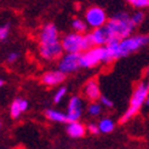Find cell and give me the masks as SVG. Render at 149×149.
<instances>
[{
  "mask_svg": "<svg viewBox=\"0 0 149 149\" xmlns=\"http://www.w3.org/2000/svg\"><path fill=\"white\" fill-rule=\"evenodd\" d=\"M106 29L110 39L120 41L131 36L136 27L131 21V13L126 11H119L109 17Z\"/></svg>",
  "mask_w": 149,
  "mask_h": 149,
  "instance_id": "obj_1",
  "label": "cell"
},
{
  "mask_svg": "<svg viewBox=\"0 0 149 149\" xmlns=\"http://www.w3.org/2000/svg\"><path fill=\"white\" fill-rule=\"evenodd\" d=\"M148 95H149V90H148L146 83H143V81L138 83L136 85V87L133 88V92H132L131 98H130L129 107L125 110V113L121 115L120 121L119 123L126 124L129 120H131V119L141 110V108L143 107V104H146Z\"/></svg>",
  "mask_w": 149,
  "mask_h": 149,
  "instance_id": "obj_2",
  "label": "cell"
},
{
  "mask_svg": "<svg viewBox=\"0 0 149 149\" xmlns=\"http://www.w3.org/2000/svg\"><path fill=\"white\" fill-rule=\"evenodd\" d=\"M61 44L64 54H84L87 50L93 47L91 44V40L88 38V35L85 34H78V33H67L62 36Z\"/></svg>",
  "mask_w": 149,
  "mask_h": 149,
  "instance_id": "obj_3",
  "label": "cell"
},
{
  "mask_svg": "<svg viewBox=\"0 0 149 149\" xmlns=\"http://www.w3.org/2000/svg\"><path fill=\"white\" fill-rule=\"evenodd\" d=\"M149 44L148 34H132L129 38L119 41V57H127Z\"/></svg>",
  "mask_w": 149,
  "mask_h": 149,
  "instance_id": "obj_4",
  "label": "cell"
},
{
  "mask_svg": "<svg viewBox=\"0 0 149 149\" xmlns=\"http://www.w3.org/2000/svg\"><path fill=\"white\" fill-rule=\"evenodd\" d=\"M84 19L90 28L97 29V28L106 27L109 18H108L107 11L104 10L103 7H101L98 5H91L85 10Z\"/></svg>",
  "mask_w": 149,
  "mask_h": 149,
  "instance_id": "obj_5",
  "label": "cell"
},
{
  "mask_svg": "<svg viewBox=\"0 0 149 149\" xmlns=\"http://www.w3.org/2000/svg\"><path fill=\"white\" fill-rule=\"evenodd\" d=\"M104 59H106V49L91 47L84 54H81V68H95V67L104 63Z\"/></svg>",
  "mask_w": 149,
  "mask_h": 149,
  "instance_id": "obj_6",
  "label": "cell"
},
{
  "mask_svg": "<svg viewBox=\"0 0 149 149\" xmlns=\"http://www.w3.org/2000/svg\"><path fill=\"white\" fill-rule=\"evenodd\" d=\"M38 52L39 56L45 61H59L61 57L64 55L61 40L55 42H46V44H38Z\"/></svg>",
  "mask_w": 149,
  "mask_h": 149,
  "instance_id": "obj_7",
  "label": "cell"
},
{
  "mask_svg": "<svg viewBox=\"0 0 149 149\" xmlns=\"http://www.w3.org/2000/svg\"><path fill=\"white\" fill-rule=\"evenodd\" d=\"M81 68V55L79 54H64L61 59L58 61V70H61L63 74L75 73Z\"/></svg>",
  "mask_w": 149,
  "mask_h": 149,
  "instance_id": "obj_8",
  "label": "cell"
},
{
  "mask_svg": "<svg viewBox=\"0 0 149 149\" xmlns=\"http://www.w3.org/2000/svg\"><path fill=\"white\" fill-rule=\"evenodd\" d=\"M84 113V101L78 95H74L69 98L68 106H67V118H68V123L80 121V118L83 116Z\"/></svg>",
  "mask_w": 149,
  "mask_h": 149,
  "instance_id": "obj_9",
  "label": "cell"
},
{
  "mask_svg": "<svg viewBox=\"0 0 149 149\" xmlns=\"http://www.w3.org/2000/svg\"><path fill=\"white\" fill-rule=\"evenodd\" d=\"M59 32L55 23H46L44 24L38 35V44H46V42H55L59 41Z\"/></svg>",
  "mask_w": 149,
  "mask_h": 149,
  "instance_id": "obj_10",
  "label": "cell"
},
{
  "mask_svg": "<svg viewBox=\"0 0 149 149\" xmlns=\"http://www.w3.org/2000/svg\"><path fill=\"white\" fill-rule=\"evenodd\" d=\"M65 74H63L61 70L58 69H51V70H46L45 73L41 74L40 77V83L42 85H45L47 87H54V86H58L61 85L63 81L65 80Z\"/></svg>",
  "mask_w": 149,
  "mask_h": 149,
  "instance_id": "obj_11",
  "label": "cell"
},
{
  "mask_svg": "<svg viewBox=\"0 0 149 149\" xmlns=\"http://www.w3.org/2000/svg\"><path fill=\"white\" fill-rule=\"evenodd\" d=\"M83 95H84V97L90 102L100 101L102 93H101V88H100V84H98L97 79L92 78L86 81L83 87Z\"/></svg>",
  "mask_w": 149,
  "mask_h": 149,
  "instance_id": "obj_12",
  "label": "cell"
},
{
  "mask_svg": "<svg viewBox=\"0 0 149 149\" xmlns=\"http://www.w3.org/2000/svg\"><path fill=\"white\" fill-rule=\"evenodd\" d=\"M87 35H88V38H90L93 47H104L110 40L106 27L92 29L90 33H87Z\"/></svg>",
  "mask_w": 149,
  "mask_h": 149,
  "instance_id": "obj_13",
  "label": "cell"
},
{
  "mask_svg": "<svg viewBox=\"0 0 149 149\" xmlns=\"http://www.w3.org/2000/svg\"><path fill=\"white\" fill-rule=\"evenodd\" d=\"M65 132L70 138H81L86 135L87 129H86V125L81 121H74V123L67 124Z\"/></svg>",
  "mask_w": 149,
  "mask_h": 149,
  "instance_id": "obj_14",
  "label": "cell"
},
{
  "mask_svg": "<svg viewBox=\"0 0 149 149\" xmlns=\"http://www.w3.org/2000/svg\"><path fill=\"white\" fill-rule=\"evenodd\" d=\"M29 107L28 101L24 98H15L10 106V116L12 119H18L23 113H26Z\"/></svg>",
  "mask_w": 149,
  "mask_h": 149,
  "instance_id": "obj_15",
  "label": "cell"
},
{
  "mask_svg": "<svg viewBox=\"0 0 149 149\" xmlns=\"http://www.w3.org/2000/svg\"><path fill=\"white\" fill-rule=\"evenodd\" d=\"M46 119L50 121H54V123H59V124H68V118H67V114L63 113V111L58 110V109H46L44 111Z\"/></svg>",
  "mask_w": 149,
  "mask_h": 149,
  "instance_id": "obj_16",
  "label": "cell"
},
{
  "mask_svg": "<svg viewBox=\"0 0 149 149\" xmlns=\"http://www.w3.org/2000/svg\"><path fill=\"white\" fill-rule=\"evenodd\" d=\"M72 29L74 33H78V34H87V29H88V26L86 24L85 19L80 18V17H75L72 19Z\"/></svg>",
  "mask_w": 149,
  "mask_h": 149,
  "instance_id": "obj_17",
  "label": "cell"
},
{
  "mask_svg": "<svg viewBox=\"0 0 149 149\" xmlns=\"http://www.w3.org/2000/svg\"><path fill=\"white\" fill-rule=\"evenodd\" d=\"M97 124H98V129L101 133H110L115 130V123L110 118H107V116L102 118Z\"/></svg>",
  "mask_w": 149,
  "mask_h": 149,
  "instance_id": "obj_18",
  "label": "cell"
},
{
  "mask_svg": "<svg viewBox=\"0 0 149 149\" xmlns=\"http://www.w3.org/2000/svg\"><path fill=\"white\" fill-rule=\"evenodd\" d=\"M102 109H103V107L101 106L100 102H90L87 104L86 111H87V114L90 115L91 118H97V116L101 115Z\"/></svg>",
  "mask_w": 149,
  "mask_h": 149,
  "instance_id": "obj_19",
  "label": "cell"
},
{
  "mask_svg": "<svg viewBox=\"0 0 149 149\" xmlns=\"http://www.w3.org/2000/svg\"><path fill=\"white\" fill-rule=\"evenodd\" d=\"M131 21H132L133 26H135L136 28L139 27V26H142L144 23V21H146V12L144 11H139V10L133 11L131 13Z\"/></svg>",
  "mask_w": 149,
  "mask_h": 149,
  "instance_id": "obj_20",
  "label": "cell"
},
{
  "mask_svg": "<svg viewBox=\"0 0 149 149\" xmlns=\"http://www.w3.org/2000/svg\"><path fill=\"white\" fill-rule=\"evenodd\" d=\"M130 6L133 9L143 11L144 9H149V0H129Z\"/></svg>",
  "mask_w": 149,
  "mask_h": 149,
  "instance_id": "obj_21",
  "label": "cell"
},
{
  "mask_svg": "<svg viewBox=\"0 0 149 149\" xmlns=\"http://www.w3.org/2000/svg\"><path fill=\"white\" fill-rule=\"evenodd\" d=\"M67 96V87L65 86H61L58 88V90L54 93V97H52V101H54L55 104H58V103H61L64 97Z\"/></svg>",
  "mask_w": 149,
  "mask_h": 149,
  "instance_id": "obj_22",
  "label": "cell"
},
{
  "mask_svg": "<svg viewBox=\"0 0 149 149\" xmlns=\"http://www.w3.org/2000/svg\"><path fill=\"white\" fill-rule=\"evenodd\" d=\"M11 31V24L10 23H4L0 26V41H4L9 38Z\"/></svg>",
  "mask_w": 149,
  "mask_h": 149,
  "instance_id": "obj_23",
  "label": "cell"
},
{
  "mask_svg": "<svg viewBox=\"0 0 149 149\" xmlns=\"http://www.w3.org/2000/svg\"><path fill=\"white\" fill-rule=\"evenodd\" d=\"M100 103H101V106L104 107V108H113L114 107V102L111 101L110 98H108L107 96H101V98H100Z\"/></svg>",
  "mask_w": 149,
  "mask_h": 149,
  "instance_id": "obj_24",
  "label": "cell"
},
{
  "mask_svg": "<svg viewBox=\"0 0 149 149\" xmlns=\"http://www.w3.org/2000/svg\"><path fill=\"white\" fill-rule=\"evenodd\" d=\"M86 129H87V132H90L91 135H100V129H98V124L96 123H90L88 125H86Z\"/></svg>",
  "mask_w": 149,
  "mask_h": 149,
  "instance_id": "obj_25",
  "label": "cell"
},
{
  "mask_svg": "<svg viewBox=\"0 0 149 149\" xmlns=\"http://www.w3.org/2000/svg\"><path fill=\"white\" fill-rule=\"evenodd\" d=\"M18 58H19L18 52H15V51H13V52H10V54L7 55V57H6V62H7V63H10V64L16 63Z\"/></svg>",
  "mask_w": 149,
  "mask_h": 149,
  "instance_id": "obj_26",
  "label": "cell"
},
{
  "mask_svg": "<svg viewBox=\"0 0 149 149\" xmlns=\"http://www.w3.org/2000/svg\"><path fill=\"white\" fill-rule=\"evenodd\" d=\"M146 74H147V75L149 77V65L147 67V69H146Z\"/></svg>",
  "mask_w": 149,
  "mask_h": 149,
  "instance_id": "obj_27",
  "label": "cell"
},
{
  "mask_svg": "<svg viewBox=\"0 0 149 149\" xmlns=\"http://www.w3.org/2000/svg\"><path fill=\"white\" fill-rule=\"evenodd\" d=\"M146 85H147V87H148V90H149V77H148V80L146 81Z\"/></svg>",
  "mask_w": 149,
  "mask_h": 149,
  "instance_id": "obj_28",
  "label": "cell"
},
{
  "mask_svg": "<svg viewBox=\"0 0 149 149\" xmlns=\"http://www.w3.org/2000/svg\"><path fill=\"white\" fill-rule=\"evenodd\" d=\"M4 83H5V81H4L3 79H0V87H1V86L4 85Z\"/></svg>",
  "mask_w": 149,
  "mask_h": 149,
  "instance_id": "obj_29",
  "label": "cell"
},
{
  "mask_svg": "<svg viewBox=\"0 0 149 149\" xmlns=\"http://www.w3.org/2000/svg\"><path fill=\"white\" fill-rule=\"evenodd\" d=\"M146 104H147V106H149V95H148V98H147V101H146Z\"/></svg>",
  "mask_w": 149,
  "mask_h": 149,
  "instance_id": "obj_30",
  "label": "cell"
},
{
  "mask_svg": "<svg viewBox=\"0 0 149 149\" xmlns=\"http://www.w3.org/2000/svg\"><path fill=\"white\" fill-rule=\"evenodd\" d=\"M1 126H3V123H1V120H0V129H1Z\"/></svg>",
  "mask_w": 149,
  "mask_h": 149,
  "instance_id": "obj_31",
  "label": "cell"
}]
</instances>
